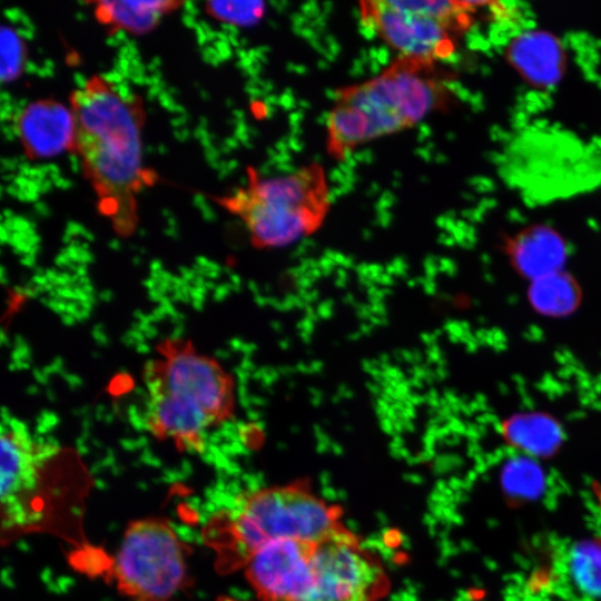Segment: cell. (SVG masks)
Listing matches in <instances>:
<instances>
[{"label":"cell","instance_id":"6da1fadb","mask_svg":"<svg viewBox=\"0 0 601 601\" xmlns=\"http://www.w3.org/2000/svg\"><path fill=\"white\" fill-rule=\"evenodd\" d=\"M0 461L2 544L33 533L87 543L82 520L91 479L76 454L36 441L10 418L1 427Z\"/></svg>","mask_w":601,"mask_h":601},{"label":"cell","instance_id":"7a4b0ae2","mask_svg":"<svg viewBox=\"0 0 601 601\" xmlns=\"http://www.w3.org/2000/svg\"><path fill=\"white\" fill-rule=\"evenodd\" d=\"M76 147L98 209L115 229L127 235L138 221L137 195L155 177L142 165L141 129L145 122L138 96H122L100 76L72 91Z\"/></svg>","mask_w":601,"mask_h":601},{"label":"cell","instance_id":"3957f363","mask_svg":"<svg viewBox=\"0 0 601 601\" xmlns=\"http://www.w3.org/2000/svg\"><path fill=\"white\" fill-rule=\"evenodd\" d=\"M447 100L436 63L396 56L374 77L337 90L325 124L327 154L343 160L363 145L412 129Z\"/></svg>","mask_w":601,"mask_h":601},{"label":"cell","instance_id":"277c9868","mask_svg":"<svg viewBox=\"0 0 601 601\" xmlns=\"http://www.w3.org/2000/svg\"><path fill=\"white\" fill-rule=\"evenodd\" d=\"M343 526L338 508L302 482L257 490L206 526L223 570L244 568L260 546L286 539L318 541Z\"/></svg>","mask_w":601,"mask_h":601},{"label":"cell","instance_id":"5b68a950","mask_svg":"<svg viewBox=\"0 0 601 601\" xmlns=\"http://www.w3.org/2000/svg\"><path fill=\"white\" fill-rule=\"evenodd\" d=\"M213 199L244 223L260 249L283 248L315 234L332 205L325 169L316 162L272 177L247 168L244 186Z\"/></svg>","mask_w":601,"mask_h":601},{"label":"cell","instance_id":"8992f818","mask_svg":"<svg viewBox=\"0 0 601 601\" xmlns=\"http://www.w3.org/2000/svg\"><path fill=\"white\" fill-rule=\"evenodd\" d=\"M482 2L447 0H365L362 23L397 56L437 63L450 57L457 36Z\"/></svg>","mask_w":601,"mask_h":601},{"label":"cell","instance_id":"52a82bcc","mask_svg":"<svg viewBox=\"0 0 601 601\" xmlns=\"http://www.w3.org/2000/svg\"><path fill=\"white\" fill-rule=\"evenodd\" d=\"M109 573L118 591L134 601H170L189 581L187 546L167 519L134 520Z\"/></svg>","mask_w":601,"mask_h":601},{"label":"cell","instance_id":"ba28073f","mask_svg":"<svg viewBox=\"0 0 601 601\" xmlns=\"http://www.w3.org/2000/svg\"><path fill=\"white\" fill-rule=\"evenodd\" d=\"M158 351L160 357L145 370L148 392H162L193 403L216 425L231 416L234 382L219 363L180 339L165 341Z\"/></svg>","mask_w":601,"mask_h":601},{"label":"cell","instance_id":"9c48e42d","mask_svg":"<svg viewBox=\"0 0 601 601\" xmlns=\"http://www.w3.org/2000/svg\"><path fill=\"white\" fill-rule=\"evenodd\" d=\"M387 588L382 563L344 526L315 542L306 601H377Z\"/></svg>","mask_w":601,"mask_h":601},{"label":"cell","instance_id":"30bf717a","mask_svg":"<svg viewBox=\"0 0 601 601\" xmlns=\"http://www.w3.org/2000/svg\"><path fill=\"white\" fill-rule=\"evenodd\" d=\"M315 542L278 540L254 552L244 570L262 601H306L313 581Z\"/></svg>","mask_w":601,"mask_h":601},{"label":"cell","instance_id":"8fae6325","mask_svg":"<svg viewBox=\"0 0 601 601\" xmlns=\"http://www.w3.org/2000/svg\"><path fill=\"white\" fill-rule=\"evenodd\" d=\"M18 137L30 159H46L66 151L75 154L76 118L71 107L52 99L28 104L16 120Z\"/></svg>","mask_w":601,"mask_h":601},{"label":"cell","instance_id":"7c38bea8","mask_svg":"<svg viewBox=\"0 0 601 601\" xmlns=\"http://www.w3.org/2000/svg\"><path fill=\"white\" fill-rule=\"evenodd\" d=\"M145 424L161 440L173 441L178 449L201 453L214 420L193 403L162 392H148Z\"/></svg>","mask_w":601,"mask_h":601},{"label":"cell","instance_id":"4fadbf2b","mask_svg":"<svg viewBox=\"0 0 601 601\" xmlns=\"http://www.w3.org/2000/svg\"><path fill=\"white\" fill-rule=\"evenodd\" d=\"M508 53L518 71L538 86H550L560 78L563 63L561 47L545 32L533 30L516 36Z\"/></svg>","mask_w":601,"mask_h":601},{"label":"cell","instance_id":"5bb4252c","mask_svg":"<svg viewBox=\"0 0 601 601\" xmlns=\"http://www.w3.org/2000/svg\"><path fill=\"white\" fill-rule=\"evenodd\" d=\"M93 12L97 20L111 30L124 29L134 35L151 31L167 14L180 6L181 1L144 0V1H95Z\"/></svg>","mask_w":601,"mask_h":601},{"label":"cell","instance_id":"9a60e30c","mask_svg":"<svg viewBox=\"0 0 601 601\" xmlns=\"http://www.w3.org/2000/svg\"><path fill=\"white\" fill-rule=\"evenodd\" d=\"M566 572L573 587L583 595L601 599V539L574 543L566 555Z\"/></svg>","mask_w":601,"mask_h":601},{"label":"cell","instance_id":"2e32d148","mask_svg":"<svg viewBox=\"0 0 601 601\" xmlns=\"http://www.w3.org/2000/svg\"><path fill=\"white\" fill-rule=\"evenodd\" d=\"M500 482L504 494L519 503L542 497L546 489L543 471L525 460L509 462L502 470Z\"/></svg>","mask_w":601,"mask_h":601},{"label":"cell","instance_id":"e0dca14e","mask_svg":"<svg viewBox=\"0 0 601 601\" xmlns=\"http://www.w3.org/2000/svg\"><path fill=\"white\" fill-rule=\"evenodd\" d=\"M206 12L221 22L236 27H252L258 23L266 12L263 1H207Z\"/></svg>","mask_w":601,"mask_h":601},{"label":"cell","instance_id":"ac0fdd59","mask_svg":"<svg viewBox=\"0 0 601 601\" xmlns=\"http://www.w3.org/2000/svg\"><path fill=\"white\" fill-rule=\"evenodd\" d=\"M0 76L2 82L14 81L22 72L27 60L26 43L10 26L0 29Z\"/></svg>","mask_w":601,"mask_h":601}]
</instances>
